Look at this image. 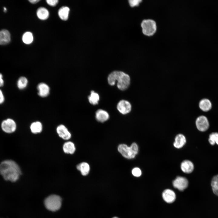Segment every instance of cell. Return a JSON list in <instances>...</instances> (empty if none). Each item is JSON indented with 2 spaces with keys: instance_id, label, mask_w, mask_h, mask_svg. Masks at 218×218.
Instances as JSON below:
<instances>
[{
  "instance_id": "cell-29",
  "label": "cell",
  "mask_w": 218,
  "mask_h": 218,
  "mask_svg": "<svg viewBox=\"0 0 218 218\" xmlns=\"http://www.w3.org/2000/svg\"><path fill=\"white\" fill-rule=\"evenodd\" d=\"M142 1L141 0H131L128 1L129 5L131 7L138 6Z\"/></svg>"
},
{
  "instance_id": "cell-32",
  "label": "cell",
  "mask_w": 218,
  "mask_h": 218,
  "mask_svg": "<svg viewBox=\"0 0 218 218\" xmlns=\"http://www.w3.org/2000/svg\"><path fill=\"white\" fill-rule=\"evenodd\" d=\"M4 84V81L3 79V75L0 73V87H2Z\"/></svg>"
},
{
  "instance_id": "cell-23",
  "label": "cell",
  "mask_w": 218,
  "mask_h": 218,
  "mask_svg": "<svg viewBox=\"0 0 218 218\" xmlns=\"http://www.w3.org/2000/svg\"><path fill=\"white\" fill-rule=\"evenodd\" d=\"M42 126L41 123L39 121L32 123L30 126L31 132L34 134L40 133L42 131Z\"/></svg>"
},
{
  "instance_id": "cell-12",
  "label": "cell",
  "mask_w": 218,
  "mask_h": 218,
  "mask_svg": "<svg viewBox=\"0 0 218 218\" xmlns=\"http://www.w3.org/2000/svg\"><path fill=\"white\" fill-rule=\"evenodd\" d=\"M182 171L186 173H190L193 172L194 166L193 163L191 161L186 160L183 161L180 165Z\"/></svg>"
},
{
  "instance_id": "cell-20",
  "label": "cell",
  "mask_w": 218,
  "mask_h": 218,
  "mask_svg": "<svg viewBox=\"0 0 218 218\" xmlns=\"http://www.w3.org/2000/svg\"><path fill=\"white\" fill-rule=\"evenodd\" d=\"M70 9L66 6L61 7L59 9L58 14L60 18L64 21L67 20L68 17V15Z\"/></svg>"
},
{
  "instance_id": "cell-15",
  "label": "cell",
  "mask_w": 218,
  "mask_h": 218,
  "mask_svg": "<svg viewBox=\"0 0 218 218\" xmlns=\"http://www.w3.org/2000/svg\"><path fill=\"white\" fill-rule=\"evenodd\" d=\"M11 40V35L7 30L4 29L0 31V45H5L8 44Z\"/></svg>"
},
{
  "instance_id": "cell-10",
  "label": "cell",
  "mask_w": 218,
  "mask_h": 218,
  "mask_svg": "<svg viewBox=\"0 0 218 218\" xmlns=\"http://www.w3.org/2000/svg\"><path fill=\"white\" fill-rule=\"evenodd\" d=\"M57 132L59 136L64 140L70 139L71 137L70 132L63 125H60L57 128Z\"/></svg>"
},
{
  "instance_id": "cell-27",
  "label": "cell",
  "mask_w": 218,
  "mask_h": 218,
  "mask_svg": "<svg viewBox=\"0 0 218 218\" xmlns=\"http://www.w3.org/2000/svg\"><path fill=\"white\" fill-rule=\"evenodd\" d=\"M22 39L25 44H29L31 43L33 41V36L30 32H26L23 35Z\"/></svg>"
},
{
  "instance_id": "cell-24",
  "label": "cell",
  "mask_w": 218,
  "mask_h": 218,
  "mask_svg": "<svg viewBox=\"0 0 218 218\" xmlns=\"http://www.w3.org/2000/svg\"><path fill=\"white\" fill-rule=\"evenodd\" d=\"M211 185L213 193L218 196V174L215 175L212 177Z\"/></svg>"
},
{
  "instance_id": "cell-33",
  "label": "cell",
  "mask_w": 218,
  "mask_h": 218,
  "mask_svg": "<svg viewBox=\"0 0 218 218\" xmlns=\"http://www.w3.org/2000/svg\"><path fill=\"white\" fill-rule=\"evenodd\" d=\"M40 1L39 0H29V1L31 3L35 4L37 3Z\"/></svg>"
},
{
  "instance_id": "cell-1",
  "label": "cell",
  "mask_w": 218,
  "mask_h": 218,
  "mask_svg": "<svg viewBox=\"0 0 218 218\" xmlns=\"http://www.w3.org/2000/svg\"><path fill=\"white\" fill-rule=\"evenodd\" d=\"M0 174L6 181L16 182L21 174L17 164L12 160H6L0 164Z\"/></svg>"
},
{
  "instance_id": "cell-17",
  "label": "cell",
  "mask_w": 218,
  "mask_h": 218,
  "mask_svg": "<svg viewBox=\"0 0 218 218\" xmlns=\"http://www.w3.org/2000/svg\"><path fill=\"white\" fill-rule=\"evenodd\" d=\"M109 117L108 113L104 110L99 109L96 112V118L99 122H103L107 121Z\"/></svg>"
},
{
  "instance_id": "cell-3",
  "label": "cell",
  "mask_w": 218,
  "mask_h": 218,
  "mask_svg": "<svg viewBox=\"0 0 218 218\" xmlns=\"http://www.w3.org/2000/svg\"><path fill=\"white\" fill-rule=\"evenodd\" d=\"M118 150L124 157L130 159L134 158L138 153V148L135 143H133L129 147L125 144H121L118 146Z\"/></svg>"
},
{
  "instance_id": "cell-34",
  "label": "cell",
  "mask_w": 218,
  "mask_h": 218,
  "mask_svg": "<svg viewBox=\"0 0 218 218\" xmlns=\"http://www.w3.org/2000/svg\"><path fill=\"white\" fill-rule=\"evenodd\" d=\"M6 11V8H5V7H4V12H5Z\"/></svg>"
},
{
  "instance_id": "cell-36",
  "label": "cell",
  "mask_w": 218,
  "mask_h": 218,
  "mask_svg": "<svg viewBox=\"0 0 218 218\" xmlns=\"http://www.w3.org/2000/svg\"></svg>"
},
{
  "instance_id": "cell-16",
  "label": "cell",
  "mask_w": 218,
  "mask_h": 218,
  "mask_svg": "<svg viewBox=\"0 0 218 218\" xmlns=\"http://www.w3.org/2000/svg\"><path fill=\"white\" fill-rule=\"evenodd\" d=\"M186 142L185 136L182 134H179L175 137L173 146L176 148H180L182 147Z\"/></svg>"
},
{
  "instance_id": "cell-31",
  "label": "cell",
  "mask_w": 218,
  "mask_h": 218,
  "mask_svg": "<svg viewBox=\"0 0 218 218\" xmlns=\"http://www.w3.org/2000/svg\"><path fill=\"white\" fill-rule=\"evenodd\" d=\"M5 97L2 91L0 89V104L4 101Z\"/></svg>"
},
{
  "instance_id": "cell-4",
  "label": "cell",
  "mask_w": 218,
  "mask_h": 218,
  "mask_svg": "<svg viewBox=\"0 0 218 218\" xmlns=\"http://www.w3.org/2000/svg\"><path fill=\"white\" fill-rule=\"evenodd\" d=\"M44 203L46 208L48 210L52 211H56L61 207V199L58 196L52 195L45 199Z\"/></svg>"
},
{
  "instance_id": "cell-9",
  "label": "cell",
  "mask_w": 218,
  "mask_h": 218,
  "mask_svg": "<svg viewBox=\"0 0 218 218\" xmlns=\"http://www.w3.org/2000/svg\"><path fill=\"white\" fill-rule=\"evenodd\" d=\"M117 108L121 113L126 114L130 112L131 106L130 103L127 101L122 100L118 103Z\"/></svg>"
},
{
  "instance_id": "cell-19",
  "label": "cell",
  "mask_w": 218,
  "mask_h": 218,
  "mask_svg": "<svg viewBox=\"0 0 218 218\" xmlns=\"http://www.w3.org/2000/svg\"><path fill=\"white\" fill-rule=\"evenodd\" d=\"M77 168L81 172V174L83 176L88 174L90 169L89 165L85 162L81 163L78 165Z\"/></svg>"
},
{
  "instance_id": "cell-6",
  "label": "cell",
  "mask_w": 218,
  "mask_h": 218,
  "mask_svg": "<svg viewBox=\"0 0 218 218\" xmlns=\"http://www.w3.org/2000/svg\"><path fill=\"white\" fill-rule=\"evenodd\" d=\"M195 125L199 131L204 133L207 131L210 127V124L207 117L203 115L199 116L196 119Z\"/></svg>"
},
{
  "instance_id": "cell-7",
  "label": "cell",
  "mask_w": 218,
  "mask_h": 218,
  "mask_svg": "<svg viewBox=\"0 0 218 218\" xmlns=\"http://www.w3.org/2000/svg\"><path fill=\"white\" fill-rule=\"evenodd\" d=\"M1 127L4 131L10 133L15 131L16 128V125L15 122L13 120L8 118L2 122Z\"/></svg>"
},
{
  "instance_id": "cell-21",
  "label": "cell",
  "mask_w": 218,
  "mask_h": 218,
  "mask_svg": "<svg viewBox=\"0 0 218 218\" xmlns=\"http://www.w3.org/2000/svg\"><path fill=\"white\" fill-rule=\"evenodd\" d=\"M208 141L209 144L214 146L216 144L218 146V132H212L208 135Z\"/></svg>"
},
{
  "instance_id": "cell-28",
  "label": "cell",
  "mask_w": 218,
  "mask_h": 218,
  "mask_svg": "<svg viewBox=\"0 0 218 218\" xmlns=\"http://www.w3.org/2000/svg\"><path fill=\"white\" fill-rule=\"evenodd\" d=\"M132 173L133 176L136 177H139L141 175V171L138 167L134 168L132 171Z\"/></svg>"
},
{
  "instance_id": "cell-26",
  "label": "cell",
  "mask_w": 218,
  "mask_h": 218,
  "mask_svg": "<svg viewBox=\"0 0 218 218\" xmlns=\"http://www.w3.org/2000/svg\"><path fill=\"white\" fill-rule=\"evenodd\" d=\"M28 83L27 78L24 77H21L18 80L17 86L20 89H23L26 87Z\"/></svg>"
},
{
  "instance_id": "cell-25",
  "label": "cell",
  "mask_w": 218,
  "mask_h": 218,
  "mask_svg": "<svg viewBox=\"0 0 218 218\" xmlns=\"http://www.w3.org/2000/svg\"><path fill=\"white\" fill-rule=\"evenodd\" d=\"M91 93L90 95L88 97L89 102L94 105L97 104L99 100L98 94L93 91H91Z\"/></svg>"
},
{
  "instance_id": "cell-2",
  "label": "cell",
  "mask_w": 218,
  "mask_h": 218,
  "mask_svg": "<svg viewBox=\"0 0 218 218\" xmlns=\"http://www.w3.org/2000/svg\"><path fill=\"white\" fill-rule=\"evenodd\" d=\"M109 84L114 85L117 81V86L121 90H126L130 84V78L129 75L124 72L118 71H115L110 74L107 78Z\"/></svg>"
},
{
  "instance_id": "cell-35",
  "label": "cell",
  "mask_w": 218,
  "mask_h": 218,
  "mask_svg": "<svg viewBox=\"0 0 218 218\" xmlns=\"http://www.w3.org/2000/svg\"><path fill=\"white\" fill-rule=\"evenodd\" d=\"M112 218H119L115 216V217H113Z\"/></svg>"
},
{
  "instance_id": "cell-14",
  "label": "cell",
  "mask_w": 218,
  "mask_h": 218,
  "mask_svg": "<svg viewBox=\"0 0 218 218\" xmlns=\"http://www.w3.org/2000/svg\"><path fill=\"white\" fill-rule=\"evenodd\" d=\"M38 94L40 97H45L49 94L50 88L48 86L44 83H39L37 86Z\"/></svg>"
},
{
  "instance_id": "cell-11",
  "label": "cell",
  "mask_w": 218,
  "mask_h": 218,
  "mask_svg": "<svg viewBox=\"0 0 218 218\" xmlns=\"http://www.w3.org/2000/svg\"><path fill=\"white\" fill-rule=\"evenodd\" d=\"M162 197L167 203H171L173 202L176 198L174 192L170 189L165 190L162 193Z\"/></svg>"
},
{
  "instance_id": "cell-13",
  "label": "cell",
  "mask_w": 218,
  "mask_h": 218,
  "mask_svg": "<svg viewBox=\"0 0 218 218\" xmlns=\"http://www.w3.org/2000/svg\"><path fill=\"white\" fill-rule=\"evenodd\" d=\"M199 107L200 109L204 112H207L212 108V104L210 101L206 98L201 99L199 102Z\"/></svg>"
},
{
  "instance_id": "cell-8",
  "label": "cell",
  "mask_w": 218,
  "mask_h": 218,
  "mask_svg": "<svg viewBox=\"0 0 218 218\" xmlns=\"http://www.w3.org/2000/svg\"><path fill=\"white\" fill-rule=\"evenodd\" d=\"M173 185L179 190L183 191L187 187L188 181L185 177L178 176L173 181Z\"/></svg>"
},
{
  "instance_id": "cell-5",
  "label": "cell",
  "mask_w": 218,
  "mask_h": 218,
  "mask_svg": "<svg viewBox=\"0 0 218 218\" xmlns=\"http://www.w3.org/2000/svg\"><path fill=\"white\" fill-rule=\"evenodd\" d=\"M143 34L150 36L154 34L157 30L156 23L153 19H147L143 20L141 23Z\"/></svg>"
},
{
  "instance_id": "cell-30",
  "label": "cell",
  "mask_w": 218,
  "mask_h": 218,
  "mask_svg": "<svg viewBox=\"0 0 218 218\" xmlns=\"http://www.w3.org/2000/svg\"><path fill=\"white\" fill-rule=\"evenodd\" d=\"M46 1L49 5L52 6H55L58 2L57 0H47Z\"/></svg>"
},
{
  "instance_id": "cell-18",
  "label": "cell",
  "mask_w": 218,
  "mask_h": 218,
  "mask_svg": "<svg viewBox=\"0 0 218 218\" xmlns=\"http://www.w3.org/2000/svg\"><path fill=\"white\" fill-rule=\"evenodd\" d=\"M64 152L66 154H72L75 150V147L74 143L71 141L65 143L63 147Z\"/></svg>"
},
{
  "instance_id": "cell-22",
  "label": "cell",
  "mask_w": 218,
  "mask_h": 218,
  "mask_svg": "<svg viewBox=\"0 0 218 218\" xmlns=\"http://www.w3.org/2000/svg\"><path fill=\"white\" fill-rule=\"evenodd\" d=\"M37 14L40 19L45 20L47 19L49 15L48 11L44 7L39 8L37 10Z\"/></svg>"
}]
</instances>
